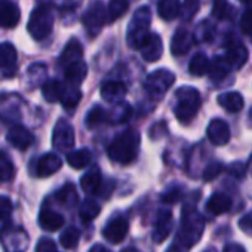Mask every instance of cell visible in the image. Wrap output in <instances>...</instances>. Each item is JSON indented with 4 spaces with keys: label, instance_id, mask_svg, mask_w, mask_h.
Wrapping results in <instances>:
<instances>
[{
    "label": "cell",
    "instance_id": "484cf974",
    "mask_svg": "<svg viewBox=\"0 0 252 252\" xmlns=\"http://www.w3.org/2000/svg\"><path fill=\"white\" fill-rule=\"evenodd\" d=\"M218 104L228 113H239L243 108V96L239 92H225L218 95Z\"/></svg>",
    "mask_w": 252,
    "mask_h": 252
},
{
    "label": "cell",
    "instance_id": "7bdbcfd3",
    "mask_svg": "<svg viewBox=\"0 0 252 252\" xmlns=\"http://www.w3.org/2000/svg\"><path fill=\"white\" fill-rule=\"evenodd\" d=\"M200 8V0H184L183 8H181V17L184 21L191 20Z\"/></svg>",
    "mask_w": 252,
    "mask_h": 252
},
{
    "label": "cell",
    "instance_id": "f1b7e54d",
    "mask_svg": "<svg viewBox=\"0 0 252 252\" xmlns=\"http://www.w3.org/2000/svg\"><path fill=\"white\" fill-rule=\"evenodd\" d=\"M82 99V92L77 86L73 85H64L63 94H61V104L64 105L65 110H74L77 107V104Z\"/></svg>",
    "mask_w": 252,
    "mask_h": 252
},
{
    "label": "cell",
    "instance_id": "11a10c76",
    "mask_svg": "<svg viewBox=\"0 0 252 252\" xmlns=\"http://www.w3.org/2000/svg\"><path fill=\"white\" fill-rule=\"evenodd\" d=\"M246 5H248V8H249L248 11H251V12H252V0H251V2H248Z\"/></svg>",
    "mask_w": 252,
    "mask_h": 252
},
{
    "label": "cell",
    "instance_id": "74e56055",
    "mask_svg": "<svg viewBox=\"0 0 252 252\" xmlns=\"http://www.w3.org/2000/svg\"><path fill=\"white\" fill-rule=\"evenodd\" d=\"M131 114H132V108L128 102H119L108 113V120L113 123H123L131 117Z\"/></svg>",
    "mask_w": 252,
    "mask_h": 252
},
{
    "label": "cell",
    "instance_id": "681fc988",
    "mask_svg": "<svg viewBox=\"0 0 252 252\" xmlns=\"http://www.w3.org/2000/svg\"><path fill=\"white\" fill-rule=\"evenodd\" d=\"M227 171L230 175L236 177V178H243L246 174V168L242 162H233L227 166Z\"/></svg>",
    "mask_w": 252,
    "mask_h": 252
},
{
    "label": "cell",
    "instance_id": "60d3db41",
    "mask_svg": "<svg viewBox=\"0 0 252 252\" xmlns=\"http://www.w3.org/2000/svg\"><path fill=\"white\" fill-rule=\"evenodd\" d=\"M214 33H215V27H214L212 21L205 20L196 27L194 39L197 42H211L214 39Z\"/></svg>",
    "mask_w": 252,
    "mask_h": 252
},
{
    "label": "cell",
    "instance_id": "d4e9b609",
    "mask_svg": "<svg viewBox=\"0 0 252 252\" xmlns=\"http://www.w3.org/2000/svg\"><path fill=\"white\" fill-rule=\"evenodd\" d=\"M230 208H231V200L224 193H214L208 199V203H206V209L212 215H221V214L230 211Z\"/></svg>",
    "mask_w": 252,
    "mask_h": 252
},
{
    "label": "cell",
    "instance_id": "5b68a950",
    "mask_svg": "<svg viewBox=\"0 0 252 252\" xmlns=\"http://www.w3.org/2000/svg\"><path fill=\"white\" fill-rule=\"evenodd\" d=\"M54 29V12L49 5H40L37 6L29 20L27 30L30 36L34 40H43L46 39Z\"/></svg>",
    "mask_w": 252,
    "mask_h": 252
},
{
    "label": "cell",
    "instance_id": "7a4b0ae2",
    "mask_svg": "<svg viewBox=\"0 0 252 252\" xmlns=\"http://www.w3.org/2000/svg\"><path fill=\"white\" fill-rule=\"evenodd\" d=\"M141 135L137 129H126L119 134L107 149L108 158L120 165L132 163L140 152Z\"/></svg>",
    "mask_w": 252,
    "mask_h": 252
},
{
    "label": "cell",
    "instance_id": "f35d334b",
    "mask_svg": "<svg viewBox=\"0 0 252 252\" xmlns=\"http://www.w3.org/2000/svg\"><path fill=\"white\" fill-rule=\"evenodd\" d=\"M234 11L230 5L228 0H214L212 2V15L217 20H230L233 17Z\"/></svg>",
    "mask_w": 252,
    "mask_h": 252
},
{
    "label": "cell",
    "instance_id": "30bf717a",
    "mask_svg": "<svg viewBox=\"0 0 252 252\" xmlns=\"http://www.w3.org/2000/svg\"><path fill=\"white\" fill-rule=\"evenodd\" d=\"M129 231V222L123 217L111 218L102 228V236L111 243H120L125 240Z\"/></svg>",
    "mask_w": 252,
    "mask_h": 252
},
{
    "label": "cell",
    "instance_id": "4316f807",
    "mask_svg": "<svg viewBox=\"0 0 252 252\" xmlns=\"http://www.w3.org/2000/svg\"><path fill=\"white\" fill-rule=\"evenodd\" d=\"M158 14L165 21H172L181 14L180 0H159L158 2Z\"/></svg>",
    "mask_w": 252,
    "mask_h": 252
},
{
    "label": "cell",
    "instance_id": "4dcf8cb0",
    "mask_svg": "<svg viewBox=\"0 0 252 252\" xmlns=\"http://www.w3.org/2000/svg\"><path fill=\"white\" fill-rule=\"evenodd\" d=\"M92 160V155L88 149H79L74 150L71 153H68L67 156V163L74 168V169H83L86 168Z\"/></svg>",
    "mask_w": 252,
    "mask_h": 252
},
{
    "label": "cell",
    "instance_id": "d6a6232c",
    "mask_svg": "<svg viewBox=\"0 0 252 252\" xmlns=\"http://www.w3.org/2000/svg\"><path fill=\"white\" fill-rule=\"evenodd\" d=\"M63 89H64V85L60 82V80H55V79H51V80H46L42 86V94L45 96V99L48 102H57L61 99V94H63Z\"/></svg>",
    "mask_w": 252,
    "mask_h": 252
},
{
    "label": "cell",
    "instance_id": "f546056e",
    "mask_svg": "<svg viewBox=\"0 0 252 252\" xmlns=\"http://www.w3.org/2000/svg\"><path fill=\"white\" fill-rule=\"evenodd\" d=\"M55 199H57V202L60 205H63L65 208H73L77 203V191H76V187L71 183H67L65 186H63L57 191Z\"/></svg>",
    "mask_w": 252,
    "mask_h": 252
},
{
    "label": "cell",
    "instance_id": "5bb4252c",
    "mask_svg": "<svg viewBox=\"0 0 252 252\" xmlns=\"http://www.w3.org/2000/svg\"><path fill=\"white\" fill-rule=\"evenodd\" d=\"M141 57L147 63H156L162 58L163 54V42L159 34L150 33V36L146 39L143 46L140 48Z\"/></svg>",
    "mask_w": 252,
    "mask_h": 252
},
{
    "label": "cell",
    "instance_id": "603a6c76",
    "mask_svg": "<svg viewBox=\"0 0 252 252\" xmlns=\"http://www.w3.org/2000/svg\"><path fill=\"white\" fill-rule=\"evenodd\" d=\"M102 184V178H101V171L95 166L92 169H89L80 180V187L85 193L88 194H94L98 193Z\"/></svg>",
    "mask_w": 252,
    "mask_h": 252
},
{
    "label": "cell",
    "instance_id": "f5cc1de1",
    "mask_svg": "<svg viewBox=\"0 0 252 252\" xmlns=\"http://www.w3.org/2000/svg\"><path fill=\"white\" fill-rule=\"evenodd\" d=\"M88 252H111V251H108L105 246H102V245H94Z\"/></svg>",
    "mask_w": 252,
    "mask_h": 252
},
{
    "label": "cell",
    "instance_id": "ab89813d",
    "mask_svg": "<svg viewBox=\"0 0 252 252\" xmlns=\"http://www.w3.org/2000/svg\"><path fill=\"white\" fill-rule=\"evenodd\" d=\"M79 240H80V231L76 227H67L60 236V243L65 249H74Z\"/></svg>",
    "mask_w": 252,
    "mask_h": 252
},
{
    "label": "cell",
    "instance_id": "b9f144b4",
    "mask_svg": "<svg viewBox=\"0 0 252 252\" xmlns=\"http://www.w3.org/2000/svg\"><path fill=\"white\" fill-rule=\"evenodd\" d=\"M181 197H183V187H181V186H171V187H168V189L163 191V194H162V202H163V203L174 205V203H177Z\"/></svg>",
    "mask_w": 252,
    "mask_h": 252
},
{
    "label": "cell",
    "instance_id": "8992f818",
    "mask_svg": "<svg viewBox=\"0 0 252 252\" xmlns=\"http://www.w3.org/2000/svg\"><path fill=\"white\" fill-rule=\"evenodd\" d=\"M175 82V74L166 68L152 71L144 82V89L150 96H163Z\"/></svg>",
    "mask_w": 252,
    "mask_h": 252
},
{
    "label": "cell",
    "instance_id": "4fadbf2b",
    "mask_svg": "<svg viewBox=\"0 0 252 252\" xmlns=\"http://www.w3.org/2000/svg\"><path fill=\"white\" fill-rule=\"evenodd\" d=\"M17 70V49L12 43H0V71L6 77H12Z\"/></svg>",
    "mask_w": 252,
    "mask_h": 252
},
{
    "label": "cell",
    "instance_id": "6f0895ef",
    "mask_svg": "<svg viewBox=\"0 0 252 252\" xmlns=\"http://www.w3.org/2000/svg\"><path fill=\"white\" fill-rule=\"evenodd\" d=\"M242 2H245V3H248V2H251V0H242Z\"/></svg>",
    "mask_w": 252,
    "mask_h": 252
},
{
    "label": "cell",
    "instance_id": "c3c4849f",
    "mask_svg": "<svg viewBox=\"0 0 252 252\" xmlns=\"http://www.w3.org/2000/svg\"><path fill=\"white\" fill-rule=\"evenodd\" d=\"M239 228L248 234V236H252V211L245 214L240 220H239Z\"/></svg>",
    "mask_w": 252,
    "mask_h": 252
},
{
    "label": "cell",
    "instance_id": "680465c9",
    "mask_svg": "<svg viewBox=\"0 0 252 252\" xmlns=\"http://www.w3.org/2000/svg\"><path fill=\"white\" fill-rule=\"evenodd\" d=\"M57 252H58V251H57Z\"/></svg>",
    "mask_w": 252,
    "mask_h": 252
},
{
    "label": "cell",
    "instance_id": "cb8c5ba5",
    "mask_svg": "<svg viewBox=\"0 0 252 252\" xmlns=\"http://www.w3.org/2000/svg\"><path fill=\"white\" fill-rule=\"evenodd\" d=\"M64 74H65V80L68 85L79 86L88 74V65L85 61L74 63V64L68 65L67 68H64Z\"/></svg>",
    "mask_w": 252,
    "mask_h": 252
},
{
    "label": "cell",
    "instance_id": "7c38bea8",
    "mask_svg": "<svg viewBox=\"0 0 252 252\" xmlns=\"http://www.w3.org/2000/svg\"><path fill=\"white\" fill-rule=\"evenodd\" d=\"M206 135L214 146H225L230 141V126L222 119H214L208 125Z\"/></svg>",
    "mask_w": 252,
    "mask_h": 252
},
{
    "label": "cell",
    "instance_id": "3957f363",
    "mask_svg": "<svg viewBox=\"0 0 252 252\" xmlns=\"http://www.w3.org/2000/svg\"><path fill=\"white\" fill-rule=\"evenodd\" d=\"M200 105H202V98L196 88L181 86L175 91L174 114L180 122L186 123L194 119L200 110Z\"/></svg>",
    "mask_w": 252,
    "mask_h": 252
},
{
    "label": "cell",
    "instance_id": "7dc6e473",
    "mask_svg": "<svg viewBox=\"0 0 252 252\" xmlns=\"http://www.w3.org/2000/svg\"><path fill=\"white\" fill-rule=\"evenodd\" d=\"M36 252H57V245L54 240L43 237L36 245Z\"/></svg>",
    "mask_w": 252,
    "mask_h": 252
},
{
    "label": "cell",
    "instance_id": "e0dca14e",
    "mask_svg": "<svg viewBox=\"0 0 252 252\" xmlns=\"http://www.w3.org/2000/svg\"><path fill=\"white\" fill-rule=\"evenodd\" d=\"M6 138L18 150H27L33 144V141H34L33 134L26 128V126H23V125L12 126V128L9 129V132H8V137Z\"/></svg>",
    "mask_w": 252,
    "mask_h": 252
},
{
    "label": "cell",
    "instance_id": "e575fe53",
    "mask_svg": "<svg viewBox=\"0 0 252 252\" xmlns=\"http://www.w3.org/2000/svg\"><path fill=\"white\" fill-rule=\"evenodd\" d=\"M15 178V165L6 152H0V183H8Z\"/></svg>",
    "mask_w": 252,
    "mask_h": 252
},
{
    "label": "cell",
    "instance_id": "7402d4cb",
    "mask_svg": "<svg viewBox=\"0 0 252 252\" xmlns=\"http://www.w3.org/2000/svg\"><path fill=\"white\" fill-rule=\"evenodd\" d=\"M39 225L46 231H57L64 225V217L54 209L45 208L39 214Z\"/></svg>",
    "mask_w": 252,
    "mask_h": 252
},
{
    "label": "cell",
    "instance_id": "ffe728a7",
    "mask_svg": "<svg viewBox=\"0 0 252 252\" xmlns=\"http://www.w3.org/2000/svg\"><path fill=\"white\" fill-rule=\"evenodd\" d=\"M225 60L228 65L234 70L242 68L246 61H248V49L240 43V42H233L228 43L227 52H225Z\"/></svg>",
    "mask_w": 252,
    "mask_h": 252
},
{
    "label": "cell",
    "instance_id": "1f68e13d",
    "mask_svg": "<svg viewBox=\"0 0 252 252\" xmlns=\"http://www.w3.org/2000/svg\"><path fill=\"white\" fill-rule=\"evenodd\" d=\"M209 68H211V61H209V58L205 55V54H196L193 58H191V61H190V64H189V71L193 74V76H197V77H200V76H203V74H208L209 73Z\"/></svg>",
    "mask_w": 252,
    "mask_h": 252
},
{
    "label": "cell",
    "instance_id": "836d02e7",
    "mask_svg": "<svg viewBox=\"0 0 252 252\" xmlns=\"http://www.w3.org/2000/svg\"><path fill=\"white\" fill-rule=\"evenodd\" d=\"M101 212V206L99 203H96L95 200L92 199H86L80 203V208H79V215H80V220L83 222H91L94 221Z\"/></svg>",
    "mask_w": 252,
    "mask_h": 252
},
{
    "label": "cell",
    "instance_id": "2e32d148",
    "mask_svg": "<svg viewBox=\"0 0 252 252\" xmlns=\"http://www.w3.org/2000/svg\"><path fill=\"white\" fill-rule=\"evenodd\" d=\"M194 36L187 29H178L171 40V52L175 57L186 55L194 45Z\"/></svg>",
    "mask_w": 252,
    "mask_h": 252
},
{
    "label": "cell",
    "instance_id": "f6af8a7d",
    "mask_svg": "<svg viewBox=\"0 0 252 252\" xmlns=\"http://www.w3.org/2000/svg\"><path fill=\"white\" fill-rule=\"evenodd\" d=\"M14 211L12 200L8 196H0V221L8 220Z\"/></svg>",
    "mask_w": 252,
    "mask_h": 252
},
{
    "label": "cell",
    "instance_id": "9a60e30c",
    "mask_svg": "<svg viewBox=\"0 0 252 252\" xmlns=\"http://www.w3.org/2000/svg\"><path fill=\"white\" fill-rule=\"evenodd\" d=\"M174 225L172 212L169 209H160L156 217L155 230H153V240L156 243H162L171 233Z\"/></svg>",
    "mask_w": 252,
    "mask_h": 252
},
{
    "label": "cell",
    "instance_id": "d6986e66",
    "mask_svg": "<svg viewBox=\"0 0 252 252\" xmlns=\"http://www.w3.org/2000/svg\"><path fill=\"white\" fill-rule=\"evenodd\" d=\"M126 94H128V89H126V86L119 80H110L101 86L102 99L111 104L123 102V98L126 96Z\"/></svg>",
    "mask_w": 252,
    "mask_h": 252
},
{
    "label": "cell",
    "instance_id": "52a82bcc",
    "mask_svg": "<svg viewBox=\"0 0 252 252\" xmlns=\"http://www.w3.org/2000/svg\"><path fill=\"white\" fill-rule=\"evenodd\" d=\"M82 23L91 36H95L99 33L102 26L107 23V8L104 6L101 0H96V2H92L89 5V8L82 17Z\"/></svg>",
    "mask_w": 252,
    "mask_h": 252
},
{
    "label": "cell",
    "instance_id": "8fae6325",
    "mask_svg": "<svg viewBox=\"0 0 252 252\" xmlns=\"http://www.w3.org/2000/svg\"><path fill=\"white\" fill-rule=\"evenodd\" d=\"M21 20V11L12 0H0V29H14Z\"/></svg>",
    "mask_w": 252,
    "mask_h": 252
},
{
    "label": "cell",
    "instance_id": "277c9868",
    "mask_svg": "<svg viewBox=\"0 0 252 252\" xmlns=\"http://www.w3.org/2000/svg\"><path fill=\"white\" fill-rule=\"evenodd\" d=\"M150 26H152V11L149 6H140L128 26L126 32V43L134 49H140L146 39L150 36Z\"/></svg>",
    "mask_w": 252,
    "mask_h": 252
},
{
    "label": "cell",
    "instance_id": "f907efd6",
    "mask_svg": "<svg viewBox=\"0 0 252 252\" xmlns=\"http://www.w3.org/2000/svg\"><path fill=\"white\" fill-rule=\"evenodd\" d=\"M114 186H116V183L113 181V180H108V181H102V184H101V189H99V191H98V194L102 197V199H108L110 196H111V193H113V190H114Z\"/></svg>",
    "mask_w": 252,
    "mask_h": 252
},
{
    "label": "cell",
    "instance_id": "816d5d0a",
    "mask_svg": "<svg viewBox=\"0 0 252 252\" xmlns=\"http://www.w3.org/2000/svg\"><path fill=\"white\" fill-rule=\"evenodd\" d=\"M222 252H246L245 248L242 245H237V243H227L224 246V251Z\"/></svg>",
    "mask_w": 252,
    "mask_h": 252
},
{
    "label": "cell",
    "instance_id": "bcb514c9",
    "mask_svg": "<svg viewBox=\"0 0 252 252\" xmlns=\"http://www.w3.org/2000/svg\"><path fill=\"white\" fill-rule=\"evenodd\" d=\"M239 27H240V30H242L243 34L252 36V12L251 11H246L242 15L240 23H239Z\"/></svg>",
    "mask_w": 252,
    "mask_h": 252
},
{
    "label": "cell",
    "instance_id": "d590c367",
    "mask_svg": "<svg viewBox=\"0 0 252 252\" xmlns=\"http://www.w3.org/2000/svg\"><path fill=\"white\" fill-rule=\"evenodd\" d=\"M107 120H108V113L101 105H94L85 117L86 128H89V129L96 128V126H99L101 123H104Z\"/></svg>",
    "mask_w": 252,
    "mask_h": 252
},
{
    "label": "cell",
    "instance_id": "ac0fdd59",
    "mask_svg": "<svg viewBox=\"0 0 252 252\" xmlns=\"http://www.w3.org/2000/svg\"><path fill=\"white\" fill-rule=\"evenodd\" d=\"M63 166V160L58 155L55 153H46L43 155L37 163H36V175L40 178H46L58 172Z\"/></svg>",
    "mask_w": 252,
    "mask_h": 252
},
{
    "label": "cell",
    "instance_id": "ba28073f",
    "mask_svg": "<svg viewBox=\"0 0 252 252\" xmlns=\"http://www.w3.org/2000/svg\"><path fill=\"white\" fill-rule=\"evenodd\" d=\"M52 146L58 152H68L74 147V129L65 119H60L55 125Z\"/></svg>",
    "mask_w": 252,
    "mask_h": 252
},
{
    "label": "cell",
    "instance_id": "9f6ffc18",
    "mask_svg": "<svg viewBox=\"0 0 252 252\" xmlns=\"http://www.w3.org/2000/svg\"><path fill=\"white\" fill-rule=\"evenodd\" d=\"M125 252H135V251H134V249H126Z\"/></svg>",
    "mask_w": 252,
    "mask_h": 252
},
{
    "label": "cell",
    "instance_id": "db71d44e",
    "mask_svg": "<svg viewBox=\"0 0 252 252\" xmlns=\"http://www.w3.org/2000/svg\"><path fill=\"white\" fill-rule=\"evenodd\" d=\"M248 169H249V172L252 174V156H251V159H249V165H248Z\"/></svg>",
    "mask_w": 252,
    "mask_h": 252
},
{
    "label": "cell",
    "instance_id": "ee69618b",
    "mask_svg": "<svg viewBox=\"0 0 252 252\" xmlns=\"http://www.w3.org/2000/svg\"><path fill=\"white\" fill-rule=\"evenodd\" d=\"M224 169V165L221 162H211L205 166L203 172H202V177L205 181H212L215 180Z\"/></svg>",
    "mask_w": 252,
    "mask_h": 252
},
{
    "label": "cell",
    "instance_id": "83f0119b",
    "mask_svg": "<svg viewBox=\"0 0 252 252\" xmlns=\"http://www.w3.org/2000/svg\"><path fill=\"white\" fill-rule=\"evenodd\" d=\"M230 65L225 60V57H215L211 61V68H209V77L214 82H220L222 79H225L230 73Z\"/></svg>",
    "mask_w": 252,
    "mask_h": 252
},
{
    "label": "cell",
    "instance_id": "9c48e42d",
    "mask_svg": "<svg viewBox=\"0 0 252 252\" xmlns=\"http://www.w3.org/2000/svg\"><path fill=\"white\" fill-rule=\"evenodd\" d=\"M2 245L5 248V252H24L29 246V237L23 228L15 227H5L2 230Z\"/></svg>",
    "mask_w": 252,
    "mask_h": 252
},
{
    "label": "cell",
    "instance_id": "8d00e7d4",
    "mask_svg": "<svg viewBox=\"0 0 252 252\" xmlns=\"http://www.w3.org/2000/svg\"><path fill=\"white\" fill-rule=\"evenodd\" d=\"M129 8V0H110L107 6V23H114Z\"/></svg>",
    "mask_w": 252,
    "mask_h": 252
},
{
    "label": "cell",
    "instance_id": "6da1fadb",
    "mask_svg": "<svg viewBox=\"0 0 252 252\" xmlns=\"http://www.w3.org/2000/svg\"><path fill=\"white\" fill-rule=\"evenodd\" d=\"M205 231V220L194 208H186L181 218V225L177 233L174 248L181 252H187L189 248L194 246Z\"/></svg>",
    "mask_w": 252,
    "mask_h": 252
},
{
    "label": "cell",
    "instance_id": "44dd1931",
    "mask_svg": "<svg viewBox=\"0 0 252 252\" xmlns=\"http://www.w3.org/2000/svg\"><path fill=\"white\" fill-rule=\"evenodd\" d=\"M82 55H83V48H82L80 42H79L77 39H71V40L65 45L64 51L61 52L58 63H60V65H61L63 68H67L68 65L82 61Z\"/></svg>",
    "mask_w": 252,
    "mask_h": 252
}]
</instances>
